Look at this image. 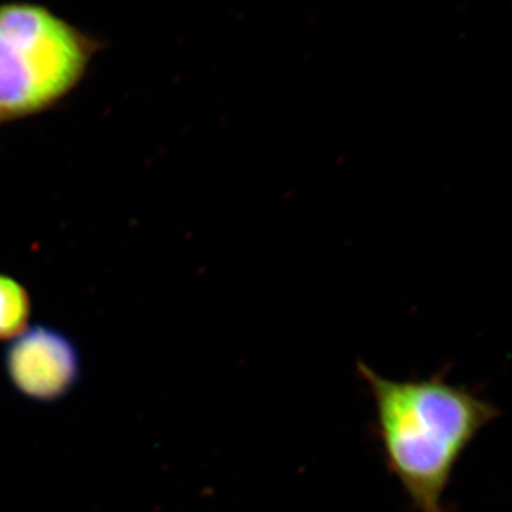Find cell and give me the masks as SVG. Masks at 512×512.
Here are the masks:
<instances>
[{
	"label": "cell",
	"instance_id": "cell-1",
	"mask_svg": "<svg viewBox=\"0 0 512 512\" xmlns=\"http://www.w3.org/2000/svg\"><path fill=\"white\" fill-rule=\"evenodd\" d=\"M357 372L372 392L387 468L417 512H448L443 495L464 451L500 410L443 376L384 379L365 363Z\"/></svg>",
	"mask_w": 512,
	"mask_h": 512
},
{
	"label": "cell",
	"instance_id": "cell-2",
	"mask_svg": "<svg viewBox=\"0 0 512 512\" xmlns=\"http://www.w3.org/2000/svg\"><path fill=\"white\" fill-rule=\"evenodd\" d=\"M100 39L42 3H0V126L55 107L79 86Z\"/></svg>",
	"mask_w": 512,
	"mask_h": 512
},
{
	"label": "cell",
	"instance_id": "cell-3",
	"mask_svg": "<svg viewBox=\"0 0 512 512\" xmlns=\"http://www.w3.org/2000/svg\"><path fill=\"white\" fill-rule=\"evenodd\" d=\"M13 387L36 402H56L80 379L79 350L60 330L36 325L13 339L5 355Z\"/></svg>",
	"mask_w": 512,
	"mask_h": 512
},
{
	"label": "cell",
	"instance_id": "cell-4",
	"mask_svg": "<svg viewBox=\"0 0 512 512\" xmlns=\"http://www.w3.org/2000/svg\"><path fill=\"white\" fill-rule=\"evenodd\" d=\"M30 296L25 286L0 274V340L15 339L28 329Z\"/></svg>",
	"mask_w": 512,
	"mask_h": 512
}]
</instances>
